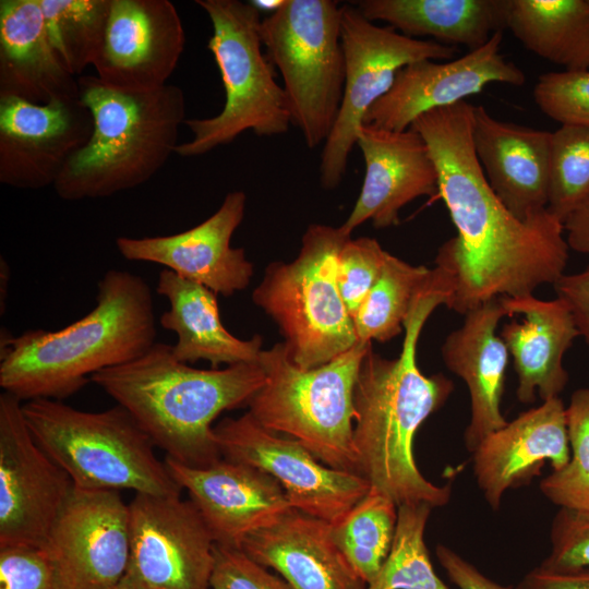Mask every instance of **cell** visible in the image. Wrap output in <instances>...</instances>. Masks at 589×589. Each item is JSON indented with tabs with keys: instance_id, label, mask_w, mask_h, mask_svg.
Segmentation results:
<instances>
[{
	"instance_id": "obj_37",
	"label": "cell",
	"mask_w": 589,
	"mask_h": 589,
	"mask_svg": "<svg viewBox=\"0 0 589 589\" xmlns=\"http://www.w3.org/2000/svg\"><path fill=\"white\" fill-rule=\"evenodd\" d=\"M532 94L538 108L550 119L589 125V70L543 73Z\"/></svg>"
},
{
	"instance_id": "obj_22",
	"label": "cell",
	"mask_w": 589,
	"mask_h": 589,
	"mask_svg": "<svg viewBox=\"0 0 589 589\" xmlns=\"http://www.w3.org/2000/svg\"><path fill=\"white\" fill-rule=\"evenodd\" d=\"M471 139L490 187L515 217L528 220L548 211L552 132L502 121L473 106Z\"/></svg>"
},
{
	"instance_id": "obj_43",
	"label": "cell",
	"mask_w": 589,
	"mask_h": 589,
	"mask_svg": "<svg viewBox=\"0 0 589 589\" xmlns=\"http://www.w3.org/2000/svg\"><path fill=\"white\" fill-rule=\"evenodd\" d=\"M435 552L448 579L458 589H513L512 586H503L490 579L473 564L444 544H438Z\"/></svg>"
},
{
	"instance_id": "obj_11",
	"label": "cell",
	"mask_w": 589,
	"mask_h": 589,
	"mask_svg": "<svg viewBox=\"0 0 589 589\" xmlns=\"http://www.w3.org/2000/svg\"><path fill=\"white\" fill-rule=\"evenodd\" d=\"M341 43L346 63L344 94L320 161V181L326 190L339 185L365 113L389 91L397 73L410 63L449 60L458 52L456 47L376 25L351 2L341 7Z\"/></svg>"
},
{
	"instance_id": "obj_47",
	"label": "cell",
	"mask_w": 589,
	"mask_h": 589,
	"mask_svg": "<svg viewBox=\"0 0 589 589\" xmlns=\"http://www.w3.org/2000/svg\"><path fill=\"white\" fill-rule=\"evenodd\" d=\"M112 589H131L129 587H127L125 585L119 582L116 587H113Z\"/></svg>"
},
{
	"instance_id": "obj_26",
	"label": "cell",
	"mask_w": 589,
	"mask_h": 589,
	"mask_svg": "<svg viewBox=\"0 0 589 589\" xmlns=\"http://www.w3.org/2000/svg\"><path fill=\"white\" fill-rule=\"evenodd\" d=\"M291 589H364L330 536V525L294 508L249 534L240 545Z\"/></svg>"
},
{
	"instance_id": "obj_32",
	"label": "cell",
	"mask_w": 589,
	"mask_h": 589,
	"mask_svg": "<svg viewBox=\"0 0 589 589\" xmlns=\"http://www.w3.org/2000/svg\"><path fill=\"white\" fill-rule=\"evenodd\" d=\"M397 517V504L370 488L338 521L329 524L333 541L365 585L376 576L390 551Z\"/></svg>"
},
{
	"instance_id": "obj_20",
	"label": "cell",
	"mask_w": 589,
	"mask_h": 589,
	"mask_svg": "<svg viewBox=\"0 0 589 589\" xmlns=\"http://www.w3.org/2000/svg\"><path fill=\"white\" fill-rule=\"evenodd\" d=\"M165 464L177 484L188 491L216 544L240 549L249 534L292 509L280 484L251 465L221 457L194 468L167 456Z\"/></svg>"
},
{
	"instance_id": "obj_18",
	"label": "cell",
	"mask_w": 589,
	"mask_h": 589,
	"mask_svg": "<svg viewBox=\"0 0 589 589\" xmlns=\"http://www.w3.org/2000/svg\"><path fill=\"white\" fill-rule=\"evenodd\" d=\"M180 15L168 0H111L94 62L97 77L128 92L166 85L184 49Z\"/></svg>"
},
{
	"instance_id": "obj_45",
	"label": "cell",
	"mask_w": 589,
	"mask_h": 589,
	"mask_svg": "<svg viewBox=\"0 0 589 589\" xmlns=\"http://www.w3.org/2000/svg\"><path fill=\"white\" fill-rule=\"evenodd\" d=\"M572 250L589 255V195L563 221Z\"/></svg>"
},
{
	"instance_id": "obj_35",
	"label": "cell",
	"mask_w": 589,
	"mask_h": 589,
	"mask_svg": "<svg viewBox=\"0 0 589 589\" xmlns=\"http://www.w3.org/2000/svg\"><path fill=\"white\" fill-rule=\"evenodd\" d=\"M566 422L569 460L541 480L540 491L560 508L589 509V387L572 394Z\"/></svg>"
},
{
	"instance_id": "obj_9",
	"label": "cell",
	"mask_w": 589,
	"mask_h": 589,
	"mask_svg": "<svg viewBox=\"0 0 589 589\" xmlns=\"http://www.w3.org/2000/svg\"><path fill=\"white\" fill-rule=\"evenodd\" d=\"M349 238L339 227L309 225L298 256L268 265L253 290V302L277 324L302 369L323 365L359 342L337 284L338 254Z\"/></svg>"
},
{
	"instance_id": "obj_8",
	"label": "cell",
	"mask_w": 589,
	"mask_h": 589,
	"mask_svg": "<svg viewBox=\"0 0 589 589\" xmlns=\"http://www.w3.org/2000/svg\"><path fill=\"white\" fill-rule=\"evenodd\" d=\"M195 3L212 23L207 49L219 69L226 97L218 115L184 121L193 137L178 144L176 154L201 156L231 143L248 130L257 136L286 133L291 116L283 85L275 79L274 64L262 50L260 10L239 0Z\"/></svg>"
},
{
	"instance_id": "obj_7",
	"label": "cell",
	"mask_w": 589,
	"mask_h": 589,
	"mask_svg": "<svg viewBox=\"0 0 589 589\" xmlns=\"http://www.w3.org/2000/svg\"><path fill=\"white\" fill-rule=\"evenodd\" d=\"M22 410L35 441L75 486L181 494L149 436L120 405L89 412L62 400L37 398L25 401Z\"/></svg>"
},
{
	"instance_id": "obj_10",
	"label": "cell",
	"mask_w": 589,
	"mask_h": 589,
	"mask_svg": "<svg viewBox=\"0 0 589 589\" xmlns=\"http://www.w3.org/2000/svg\"><path fill=\"white\" fill-rule=\"evenodd\" d=\"M341 7L333 0H283L260 25L267 57L284 81L291 124L311 149L326 142L342 99Z\"/></svg>"
},
{
	"instance_id": "obj_29",
	"label": "cell",
	"mask_w": 589,
	"mask_h": 589,
	"mask_svg": "<svg viewBox=\"0 0 589 589\" xmlns=\"http://www.w3.org/2000/svg\"><path fill=\"white\" fill-rule=\"evenodd\" d=\"M510 0H359L351 2L370 21L389 24L400 34L469 51L507 29Z\"/></svg>"
},
{
	"instance_id": "obj_27",
	"label": "cell",
	"mask_w": 589,
	"mask_h": 589,
	"mask_svg": "<svg viewBox=\"0 0 589 589\" xmlns=\"http://www.w3.org/2000/svg\"><path fill=\"white\" fill-rule=\"evenodd\" d=\"M0 96L37 105L80 98L77 80L50 43L39 0L0 1Z\"/></svg>"
},
{
	"instance_id": "obj_24",
	"label": "cell",
	"mask_w": 589,
	"mask_h": 589,
	"mask_svg": "<svg viewBox=\"0 0 589 589\" xmlns=\"http://www.w3.org/2000/svg\"><path fill=\"white\" fill-rule=\"evenodd\" d=\"M508 316L502 297L488 300L465 314L461 326L445 338L441 351L446 368L460 377L470 397V420L464 433L471 454L507 421L501 411L509 352L496 334Z\"/></svg>"
},
{
	"instance_id": "obj_31",
	"label": "cell",
	"mask_w": 589,
	"mask_h": 589,
	"mask_svg": "<svg viewBox=\"0 0 589 589\" xmlns=\"http://www.w3.org/2000/svg\"><path fill=\"white\" fill-rule=\"evenodd\" d=\"M444 283L452 279L441 267L414 266L387 252L375 284L352 318L358 341L385 342L399 335L417 298Z\"/></svg>"
},
{
	"instance_id": "obj_19",
	"label": "cell",
	"mask_w": 589,
	"mask_h": 589,
	"mask_svg": "<svg viewBox=\"0 0 589 589\" xmlns=\"http://www.w3.org/2000/svg\"><path fill=\"white\" fill-rule=\"evenodd\" d=\"M243 191L229 192L220 207L197 226L169 236L119 237L116 247L129 261L156 263L226 297L243 290L253 264L231 238L244 217Z\"/></svg>"
},
{
	"instance_id": "obj_40",
	"label": "cell",
	"mask_w": 589,
	"mask_h": 589,
	"mask_svg": "<svg viewBox=\"0 0 589 589\" xmlns=\"http://www.w3.org/2000/svg\"><path fill=\"white\" fill-rule=\"evenodd\" d=\"M0 589H62L45 546L0 545Z\"/></svg>"
},
{
	"instance_id": "obj_1",
	"label": "cell",
	"mask_w": 589,
	"mask_h": 589,
	"mask_svg": "<svg viewBox=\"0 0 589 589\" xmlns=\"http://www.w3.org/2000/svg\"><path fill=\"white\" fill-rule=\"evenodd\" d=\"M473 105L460 101L430 110L411 124L425 141L438 173V197L457 236L442 244L435 265L453 281L448 309L466 314L496 297L532 294L554 285L568 261L563 223L545 211L515 217L490 187L476 157Z\"/></svg>"
},
{
	"instance_id": "obj_25",
	"label": "cell",
	"mask_w": 589,
	"mask_h": 589,
	"mask_svg": "<svg viewBox=\"0 0 589 589\" xmlns=\"http://www.w3.org/2000/svg\"><path fill=\"white\" fill-rule=\"evenodd\" d=\"M508 316L521 315L501 330L518 377L517 398L531 404L560 397L568 383L563 357L580 336L574 317L558 298L540 300L533 294L502 297Z\"/></svg>"
},
{
	"instance_id": "obj_38",
	"label": "cell",
	"mask_w": 589,
	"mask_h": 589,
	"mask_svg": "<svg viewBox=\"0 0 589 589\" xmlns=\"http://www.w3.org/2000/svg\"><path fill=\"white\" fill-rule=\"evenodd\" d=\"M387 251L374 238H349L337 259V284L353 318L383 267Z\"/></svg>"
},
{
	"instance_id": "obj_13",
	"label": "cell",
	"mask_w": 589,
	"mask_h": 589,
	"mask_svg": "<svg viewBox=\"0 0 589 589\" xmlns=\"http://www.w3.org/2000/svg\"><path fill=\"white\" fill-rule=\"evenodd\" d=\"M214 434L221 457L268 473L292 508L328 524L338 521L371 488L361 474L326 466L298 441L264 428L250 412L225 418Z\"/></svg>"
},
{
	"instance_id": "obj_36",
	"label": "cell",
	"mask_w": 589,
	"mask_h": 589,
	"mask_svg": "<svg viewBox=\"0 0 589 589\" xmlns=\"http://www.w3.org/2000/svg\"><path fill=\"white\" fill-rule=\"evenodd\" d=\"M589 195V125L561 124L552 132L548 211L562 223Z\"/></svg>"
},
{
	"instance_id": "obj_30",
	"label": "cell",
	"mask_w": 589,
	"mask_h": 589,
	"mask_svg": "<svg viewBox=\"0 0 589 589\" xmlns=\"http://www.w3.org/2000/svg\"><path fill=\"white\" fill-rule=\"evenodd\" d=\"M507 29L564 71L589 70V0H510Z\"/></svg>"
},
{
	"instance_id": "obj_2",
	"label": "cell",
	"mask_w": 589,
	"mask_h": 589,
	"mask_svg": "<svg viewBox=\"0 0 589 589\" xmlns=\"http://www.w3.org/2000/svg\"><path fill=\"white\" fill-rule=\"evenodd\" d=\"M447 293L434 287L417 298L404 324L399 356L386 359L372 346L358 373L353 393V444L359 473L371 488L397 506L425 503L445 506L452 485H436L420 472L413 440L422 423L444 406L454 383L436 373L424 375L417 362V346L432 312L445 304Z\"/></svg>"
},
{
	"instance_id": "obj_5",
	"label": "cell",
	"mask_w": 589,
	"mask_h": 589,
	"mask_svg": "<svg viewBox=\"0 0 589 589\" xmlns=\"http://www.w3.org/2000/svg\"><path fill=\"white\" fill-rule=\"evenodd\" d=\"M77 82L93 131L53 184L57 195L64 201L101 199L148 181L176 153L187 120L182 89L166 84L128 92L94 75H81Z\"/></svg>"
},
{
	"instance_id": "obj_23",
	"label": "cell",
	"mask_w": 589,
	"mask_h": 589,
	"mask_svg": "<svg viewBox=\"0 0 589 589\" xmlns=\"http://www.w3.org/2000/svg\"><path fill=\"white\" fill-rule=\"evenodd\" d=\"M473 474L486 503L500 508L504 493L530 482L545 461L553 471L570 457L566 407L560 397L542 401L489 434L472 453Z\"/></svg>"
},
{
	"instance_id": "obj_4",
	"label": "cell",
	"mask_w": 589,
	"mask_h": 589,
	"mask_svg": "<svg viewBox=\"0 0 589 589\" xmlns=\"http://www.w3.org/2000/svg\"><path fill=\"white\" fill-rule=\"evenodd\" d=\"M91 381L123 407L167 457L194 468L221 458L215 419L248 406L265 384L259 362L202 370L180 362L171 345L155 342L137 359Z\"/></svg>"
},
{
	"instance_id": "obj_33",
	"label": "cell",
	"mask_w": 589,
	"mask_h": 589,
	"mask_svg": "<svg viewBox=\"0 0 589 589\" xmlns=\"http://www.w3.org/2000/svg\"><path fill=\"white\" fill-rule=\"evenodd\" d=\"M50 43L73 75L94 64L103 45L111 0H39Z\"/></svg>"
},
{
	"instance_id": "obj_39",
	"label": "cell",
	"mask_w": 589,
	"mask_h": 589,
	"mask_svg": "<svg viewBox=\"0 0 589 589\" xmlns=\"http://www.w3.org/2000/svg\"><path fill=\"white\" fill-rule=\"evenodd\" d=\"M551 551L540 564L555 572L589 569V509L560 508L550 529Z\"/></svg>"
},
{
	"instance_id": "obj_46",
	"label": "cell",
	"mask_w": 589,
	"mask_h": 589,
	"mask_svg": "<svg viewBox=\"0 0 589 589\" xmlns=\"http://www.w3.org/2000/svg\"><path fill=\"white\" fill-rule=\"evenodd\" d=\"M9 277H10L9 266L7 262L3 260V257H1V290H0L1 314L3 313V304L5 303V299H7V292H8L7 288H8Z\"/></svg>"
},
{
	"instance_id": "obj_3",
	"label": "cell",
	"mask_w": 589,
	"mask_h": 589,
	"mask_svg": "<svg viewBox=\"0 0 589 589\" xmlns=\"http://www.w3.org/2000/svg\"><path fill=\"white\" fill-rule=\"evenodd\" d=\"M152 290L141 276L109 269L98 281L96 305L57 330L1 329L0 386L21 400H62L92 375L137 359L156 342Z\"/></svg>"
},
{
	"instance_id": "obj_14",
	"label": "cell",
	"mask_w": 589,
	"mask_h": 589,
	"mask_svg": "<svg viewBox=\"0 0 589 589\" xmlns=\"http://www.w3.org/2000/svg\"><path fill=\"white\" fill-rule=\"evenodd\" d=\"M22 405L0 395V545L44 546L74 484L33 437Z\"/></svg>"
},
{
	"instance_id": "obj_6",
	"label": "cell",
	"mask_w": 589,
	"mask_h": 589,
	"mask_svg": "<svg viewBox=\"0 0 589 589\" xmlns=\"http://www.w3.org/2000/svg\"><path fill=\"white\" fill-rule=\"evenodd\" d=\"M371 346L359 341L313 369L296 364L285 342L262 350L257 362L266 381L251 398L249 412L267 430L298 441L326 466L359 473L353 393Z\"/></svg>"
},
{
	"instance_id": "obj_34",
	"label": "cell",
	"mask_w": 589,
	"mask_h": 589,
	"mask_svg": "<svg viewBox=\"0 0 589 589\" xmlns=\"http://www.w3.org/2000/svg\"><path fill=\"white\" fill-rule=\"evenodd\" d=\"M432 508L425 503L398 506L390 551L364 589H449L436 575L424 542Z\"/></svg>"
},
{
	"instance_id": "obj_17",
	"label": "cell",
	"mask_w": 589,
	"mask_h": 589,
	"mask_svg": "<svg viewBox=\"0 0 589 589\" xmlns=\"http://www.w3.org/2000/svg\"><path fill=\"white\" fill-rule=\"evenodd\" d=\"M503 32L482 47L447 62L421 60L402 68L389 91L364 116L363 124L406 131L422 113L453 106L489 84L522 86L526 75L501 53Z\"/></svg>"
},
{
	"instance_id": "obj_41",
	"label": "cell",
	"mask_w": 589,
	"mask_h": 589,
	"mask_svg": "<svg viewBox=\"0 0 589 589\" xmlns=\"http://www.w3.org/2000/svg\"><path fill=\"white\" fill-rule=\"evenodd\" d=\"M211 589H291L242 550L215 543Z\"/></svg>"
},
{
	"instance_id": "obj_21",
	"label": "cell",
	"mask_w": 589,
	"mask_h": 589,
	"mask_svg": "<svg viewBox=\"0 0 589 589\" xmlns=\"http://www.w3.org/2000/svg\"><path fill=\"white\" fill-rule=\"evenodd\" d=\"M357 145L365 165L359 196L339 229L370 220L375 228L399 224L400 211L421 196L438 197V173L423 137L411 128L390 131L363 124Z\"/></svg>"
},
{
	"instance_id": "obj_16",
	"label": "cell",
	"mask_w": 589,
	"mask_h": 589,
	"mask_svg": "<svg viewBox=\"0 0 589 589\" xmlns=\"http://www.w3.org/2000/svg\"><path fill=\"white\" fill-rule=\"evenodd\" d=\"M92 131V115L80 98L37 105L0 96V182L23 190L53 187Z\"/></svg>"
},
{
	"instance_id": "obj_15",
	"label": "cell",
	"mask_w": 589,
	"mask_h": 589,
	"mask_svg": "<svg viewBox=\"0 0 589 589\" xmlns=\"http://www.w3.org/2000/svg\"><path fill=\"white\" fill-rule=\"evenodd\" d=\"M45 549L62 589H112L130 557V512L119 491L74 485Z\"/></svg>"
},
{
	"instance_id": "obj_28",
	"label": "cell",
	"mask_w": 589,
	"mask_h": 589,
	"mask_svg": "<svg viewBox=\"0 0 589 589\" xmlns=\"http://www.w3.org/2000/svg\"><path fill=\"white\" fill-rule=\"evenodd\" d=\"M156 291L169 303L159 323L177 335L171 345L177 360L187 364L206 360L212 369L259 361L262 337L243 340L231 335L221 323L214 291L167 268L159 273Z\"/></svg>"
},
{
	"instance_id": "obj_12",
	"label": "cell",
	"mask_w": 589,
	"mask_h": 589,
	"mask_svg": "<svg viewBox=\"0 0 589 589\" xmlns=\"http://www.w3.org/2000/svg\"><path fill=\"white\" fill-rule=\"evenodd\" d=\"M131 589H211L215 540L191 500L136 493L129 503Z\"/></svg>"
},
{
	"instance_id": "obj_42",
	"label": "cell",
	"mask_w": 589,
	"mask_h": 589,
	"mask_svg": "<svg viewBox=\"0 0 589 589\" xmlns=\"http://www.w3.org/2000/svg\"><path fill=\"white\" fill-rule=\"evenodd\" d=\"M553 287L556 298L569 309L580 336L589 346V265L581 272L564 274Z\"/></svg>"
},
{
	"instance_id": "obj_44",
	"label": "cell",
	"mask_w": 589,
	"mask_h": 589,
	"mask_svg": "<svg viewBox=\"0 0 589 589\" xmlns=\"http://www.w3.org/2000/svg\"><path fill=\"white\" fill-rule=\"evenodd\" d=\"M516 589H589V569L555 572L539 565L519 580Z\"/></svg>"
}]
</instances>
